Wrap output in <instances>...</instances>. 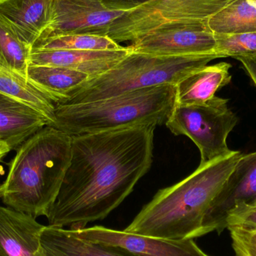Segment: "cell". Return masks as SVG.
Segmentation results:
<instances>
[{
    "instance_id": "obj_1",
    "label": "cell",
    "mask_w": 256,
    "mask_h": 256,
    "mask_svg": "<svg viewBox=\"0 0 256 256\" xmlns=\"http://www.w3.org/2000/svg\"><path fill=\"white\" fill-rule=\"evenodd\" d=\"M156 127L72 136L70 164L46 216L49 226L82 230L116 208L152 166Z\"/></svg>"
},
{
    "instance_id": "obj_3",
    "label": "cell",
    "mask_w": 256,
    "mask_h": 256,
    "mask_svg": "<svg viewBox=\"0 0 256 256\" xmlns=\"http://www.w3.org/2000/svg\"><path fill=\"white\" fill-rule=\"evenodd\" d=\"M70 156V135L51 126L42 128L16 150L0 185V198L7 207L34 218L48 216Z\"/></svg>"
},
{
    "instance_id": "obj_20",
    "label": "cell",
    "mask_w": 256,
    "mask_h": 256,
    "mask_svg": "<svg viewBox=\"0 0 256 256\" xmlns=\"http://www.w3.org/2000/svg\"><path fill=\"white\" fill-rule=\"evenodd\" d=\"M209 28L216 34L256 32V0H233L209 18Z\"/></svg>"
},
{
    "instance_id": "obj_22",
    "label": "cell",
    "mask_w": 256,
    "mask_h": 256,
    "mask_svg": "<svg viewBox=\"0 0 256 256\" xmlns=\"http://www.w3.org/2000/svg\"><path fill=\"white\" fill-rule=\"evenodd\" d=\"M32 46L20 40L0 21V66L27 78Z\"/></svg>"
},
{
    "instance_id": "obj_18",
    "label": "cell",
    "mask_w": 256,
    "mask_h": 256,
    "mask_svg": "<svg viewBox=\"0 0 256 256\" xmlns=\"http://www.w3.org/2000/svg\"><path fill=\"white\" fill-rule=\"evenodd\" d=\"M90 78L81 72L54 66L30 64L27 70V80L56 105L64 104Z\"/></svg>"
},
{
    "instance_id": "obj_25",
    "label": "cell",
    "mask_w": 256,
    "mask_h": 256,
    "mask_svg": "<svg viewBox=\"0 0 256 256\" xmlns=\"http://www.w3.org/2000/svg\"><path fill=\"white\" fill-rule=\"evenodd\" d=\"M236 256H256V230L228 228Z\"/></svg>"
},
{
    "instance_id": "obj_14",
    "label": "cell",
    "mask_w": 256,
    "mask_h": 256,
    "mask_svg": "<svg viewBox=\"0 0 256 256\" xmlns=\"http://www.w3.org/2000/svg\"><path fill=\"white\" fill-rule=\"evenodd\" d=\"M44 227L31 215L0 206V256H42Z\"/></svg>"
},
{
    "instance_id": "obj_21",
    "label": "cell",
    "mask_w": 256,
    "mask_h": 256,
    "mask_svg": "<svg viewBox=\"0 0 256 256\" xmlns=\"http://www.w3.org/2000/svg\"><path fill=\"white\" fill-rule=\"evenodd\" d=\"M123 46L108 36L72 34L56 36L37 40L32 50H68L106 51L116 50Z\"/></svg>"
},
{
    "instance_id": "obj_8",
    "label": "cell",
    "mask_w": 256,
    "mask_h": 256,
    "mask_svg": "<svg viewBox=\"0 0 256 256\" xmlns=\"http://www.w3.org/2000/svg\"><path fill=\"white\" fill-rule=\"evenodd\" d=\"M208 20L166 24L132 42L129 48L134 52L162 56L215 54L216 37Z\"/></svg>"
},
{
    "instance_id": "obj_5",
    "label": "cell",
    "mask_w": 256,
    "mask_h": 256,
    "mask_svg": "<svg viewBox=\"0 0 256 256\" xmlns=\"http://www.w3.org/2000/svg\"><path fill=\"white\" fill-rule=\"evenodd\" d=\"M218 58L210 55L162 56L131 52L99 76L90 78L62 104H78L164 85H177L194 70Z\"/></svg>"
},
{
    "instance_id": "obj_11",
    "label": "cell",
    "mask_w": 256,
    "mask_h": 256,
    "mask_svg": "<svg viewBox=\"0 0 256 256\" xmlns=\"http://www.w3.org/2000/svg\"><path fill=\"white\" fill-rule=\"evenodd\" d=\"M73 231L80 238L123 248L136 256H209L194 239L158 238L99 226Z\"/></svg>"
},
{
    "instance_id": "obj_24",
    "label": "cell",
    "mask_w": 256,
    "mask_h": 256,
    "mask_svg": "<svg viewBox=\"0 0 256 256\" xmlns=\"http://www.w3.org/2000/svg\"><path fill=\"white\" fill-rule=\"evenodd\" d=\"M226 228H240L242 230H256V206L240 204L228 214L226 221Z\"/></svg>"
},
{
    "instance_id": "obj_26",
    "label": "cell",
    "mask_w": 256,
    "mask_h": 256,
    "mask_svg": "<svg viewBox=\"0 0 256 256\" xmlns=\"http://www.w3.org/2000/svg\"><path fill=\"white\" fill-rule=\"evenodd\" d=\"M236 60L242 62L244 69L256 87V57H238Z\"/></svg>"
},
{
    "instance_id": "obj_10",
    "label": "cell",
    "mask_w": 256,
    "mask_h": 256,
    "mask_svg": "<svg viewBox=\"0 0 256 256\" xmlns=\"http://www.w3.org/2000/svg\"><path fill=\"white\" fill-rule=\"evenodd\" d=\"M240 204L256 206V152L243 154L208 209L201 236L226 228L230 212Z\"/></svg>"
},
{
    "instance_id": "obj_27",
    "label": "cell",
    "mask_w": 256,
    "mask_h": 256,
    "mask_svg": "<svg viewBox=\"0 0 256 256\" xmlns=\"http://www.w3.org/2000/svg\"><path fill=\"white\" fill-rule=\"evenodd\" d=\"M10 149L9 148L8 146L0 142V161L7 154H8V152H10Z\"/></svg>"
},
{
    "instance_id": "obj_6",
    "label": "cell",
    "mask_w": 256,
    "mask_h": 256,
    "mask_svg": "<svg viewBox=\"0 0 256 256\" xmlns=\"http://www.w3.org/2000/svg\"><path fill=\"white\" fill-rule=\"evenodd\" d=\"M238 122L228 100L216 97L202 104L176 105L166 126L173 134L189 137L200 149V164L230 155L227 138Z\"/></svg>"
},
{
    "instance_id": "obj_15",
    "label": "cell",
    "mask_w": 256,
    "mask_h": 256,
    "mask_svg": "<svg viewBox=\"0 0 256 256\" xmlns=\"http://www.w3.org/2000/svg\"><path fill=\"white\" fill-rule=\"evenodd\" d=\"M46 126L49 121L38 111L0 93V142L10 150Z\"/></svg>"
},
{
    "instance_id": "obj_9",
    "label": "cell",
    "mask_w": 256,
    "mask_h": 256,
    "mask_svg": "<svg viewBox=\"0 0 256 256\" xmlns=\"http://www.w3.org/2000/svg\"><path fill=\"white\" fill-rule=\"evenodd\" d=\"M128 8L108 7L104 0H54L50 24L37 40L72 34L109 36Z\"/></svg>"
},
{
    "instance_id": "obj_13",
    "label": "cell",
    "mask_w": 256,
    "mask_h": 256,
    "mask_svg": "<svg viewBox=\"0 0 256 256\" xmlns=\"http://www.w3.org/2000/svg\"><path fill=\"white\" fill-rule=\"evenodd\" d=\"M54 0H0V21L32 46L52 19Z\"/></svg>"
},
{
    "instance_id": "obj_7",
    "label": "cell",
    "mask_w": 256,
    "mask_h": 256,
    "mask_svg": "<svg viewBox=\"0 0 256 256\" xmlns=\"http://www.w3.org/2000/svg\"><path fill=\"white\" fill-rule=\"evenodd\" d=\"M233 0H147L132 7L112 24L109 37L117 43L135 42L172 22L208 20Z\"/></svg>"
},
{
    "instance_id": "obj_17",
    "label": "cell",
    "mask_w": 256,
    "mask_h": 256,
    "mask_svg": "<svg viewBox=\"0 0 256 256\" xmlns=\"http://www.w3.org/2000/svg\"><path fill=\"white\" fill-rule=\"evenodd\" d=\"M232 64L220 62L194 70L176 86V105L202 104L232 80Z\"/></svg>"
},
{
    "instance_id": "obj_4",
    "label": "cell",
    "mask_w": 256,
    "mask_h": 256,
    "mask_svg": "<svg viewBox=\"0 0 256 256\" xmlns=\"http://www.w3.org/2000/svg\"><path fill=\"white\" fill-rule=\"evenodd\" d=\"M176 106V86L164 85L78 104L56 106L51 127L70 135L166 124Z\"/></svg>"
},
{
    "instance_id": "obj_12",
    "label": "cell",
    "mask_w": 256,
    "mask_h": 256,
    "mask_svg": "<svg viewBox=\"0 0 256 256\" xmlns=\"http://www.w3.org/2000/svg\"><path fill=\"white\" fill-rule=\"evenodd\" d=\"M130 52L129 46L106 51L32 50L30 64L66 68L85 74L92 78L108 72Z\"/></svg>"
},
{
    "instance_id": "obj_16",
    "label": "cell",
    "mask_w": 256,
    "mask_h": 256,
    "mask_svg": "<svg viewBox=\"0 0 256 256\" xmlns=\"http://www.w3.org/2000/svg\"><path fill=\"white\" fill-rule=\"evenodd\" d=\"M42 256H136L123 248L80 238L73 230L44 227L40 233Z\"/></svg>"
},
{
    "instance_id": "obj_19",
    "label": "cell",
    "mask_w": 256,
    "mask_h": 256,
    "mask_svg": "<svg viewBox=\"0 0 256 256\" xmlns=\"http://www.w3.org/2000/svg\"><path fill=\"white\" fill-rule=\"evenodd\" d=\"M0 93L38 111L52 126L56 104L25 76L0 66Z\"/></svg>"
},
{
    "instance_id": "obj_23",
    "label": "cell",
    "mask_w": 256,
    "mask_h": 256,
    "mask_svg": "<svg viewBox=\"0 0 256 256\" xmlns=\"http://www.w3.org/2000/svg\"><path fill=\"white\" fill-rule=\"evenodd\" d=\"M214 54L218 58L256 57V32L216 34Z\"/></svg>"
},
{
    "instance_id": "obj_2",
    "label": "cell",
    "mask_w": 256,
    "mask_h": 256,
    "mask_svg": "<svg viewBox=\"0 0 256 256\" xmlns=\"http://www.w3.org/2000/svg\"><path fill=\"white\" fill-rule=\"evenodd\" d=\"M242 156L233 150L200 164L186 178L158 191L124 231L171 240L201 237L208 209Z\"/></svg>"
}]
</instances>
